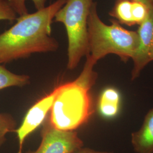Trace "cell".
<instances>
[{
  "mask_svg": "<svg viewBox=\"0 0 153 153\" xmlns=\"http://www.w3.org/2000/svg\"><path fill=\"white\" fill-rule=\"evenodd\" d=\"M66 1L56 0L43 9L17 18L14 25L0 34V64L56 51L59 43L51 36V26Z\"/></svg>",
  "mask_w": 153,
  "mask_h": 153,
  "instance_id": "1",
  "label": "cell"
},
{
  "mask_svg": "<svg viewBox=\"0 0 153 153\" xmlns=\"http://www.w3.org/2000/svg\"><path fill=\"white\" fill-rule=\"evenodd\" d=\"M86 57L83 70L76 79L57 86V91L50 110L49 121L55 128L63 131H76L88 122L94 112L90 90L98 74L95 64Z\"/></svg>",
  "mask_w": 153,
  "mask_h": 153,
  "instance_id": "2",
  "label": "cell"
},
{
  "mask_svg": "<svg viewBox=\"0 0 153 153\" xmlns=\"http://www.w3.org/2000/svg\"><path fill=\"white\" fill-rule=\"evenodd\" d=\"M107 25L99 16L97 3L94 2L88 16L89 53L88 56L95 64L110 54L118 56L121 60L127 62L133 58L139 44L137 31L121 26L115 19Z\"/></svg>",
  "mask_w": 153,
  "mask_h": 153,
  "instance_id": "3",
  "label": "cell"
},
{
  "mask_svg": "<svg viewBox=\"0 0 153 153\" xmlns=\"http://www.w3.org/2000/svg\"><path fill=\"white\" fill-rule=\"evenodd\" d=\"M93 2L94 0H67L55 15L54 21L62 23L67 33L69 70L76 69L89 53L88 20Z\"/></svg>",
  "mask_w": 153,
  "mask_h": 153,
  "instance_id": "4",
  "label": "cell"
},
{
  "mask_svg": "<svg viewBox=\"0 0 153 153\" xmlns=\"http://www.w3.org/2000/svg\"><path fill=\"white\" fill-rule=\"evenodd\" d=\"M41 137L38 148L26 153H73L83 146L76 131L57 129L51 125L48 120L44 123Z\"/></svg>",
  "mask_w": 153,
  "mask_h": 153,
  "instance_id": "5",
  "label": "cell"
},
{
  "mask_svg": "<svg viewBox=\"0 0 153 153\" xmlns=\"http://www.w3.org/2000/svg\"><path fill=\"white\" fill-rule=\"evenodd\" d=\"M57 87L48 94L39 99L28 109L25 116L22 124L16 128V133L19 142L18 153H22V148L26 138L35 131L45 119L48 113L50 112L57 94Z\"/></svg>",
  "mask_w": 153,
  "mask_h": 153,
  "instance_id": "6",
  "label": "cell"
},
{
  "mask_svg": "<svg viewBox=\"0 0 153 153\" xmlns=\"http://www.w3.org/2000/svg\"><path fill=\"white\" fill-rule=\"evenodd\" d=\"M137 33L139 44L133 56V68L131 71V79H136L141 72L150 62L149 56L153 44V7L150 9L146 19L141 23Z\"/></svg>",
  "mask_w": 153,
  "mask_h": 153,
  "instance_id": "7",
  "label": "cell"
},
{
  "mask_svg": "<svg viewBox=\"0 0 153 153\" xmlns=\"http://www.w3.org/2000/svg\"><path fill=\"white\" fill-rule=\"evenodd\" d=\"M149 11L148 6L137 0H116L109 14L120 24L132 26L142 23Z\"/></svg>",
  "mask_w": 153,
  "mask_h": 153,
  "instance_id": "8",
  "label": "cell"
},
{
  "mask_svg": "<svg viewBox=\"0 0 153 153\" xmlns=\"http://www.w3.org/2000/svg\"><path fill=\"white\" fill-rule=\"evenodd\" d=\"M131 142L137 153H153V107L145 115L141 128L131 133Z\"/></svg>",
  "mask_w": 153,
  "mask_h": 153,
  "instance_id": "9",
  "label": "cell"
},
{
  "mask_svg": "<svg viewBox=\"0 0 153 153\" xmlns=\"http://www.w3.org/2000/svg\"><path fill=\"white\" fill-rule=\"evenodd\" d=\"M121 94L114 88H105L99 97L97 108L105 119H112L119 114L120 109Z\"/></svg>",
  "mask_w": 153,
  "mask_h": 153,
  "instance_id": "10",
  "label": "cell"
},
{
  "mask_svg": "<svg viewBox=\"0 0 153 153\" xmlns=\"http://www.w3.org/2000/svg\"><path fill=\"white\" fill-rule=\"evenodd\" d=\"M30 79L28 76L16 74L0 64V90L10 87H23L30 83Z\"/></svg>",
  "mask_w": 153,
  "mask_h": 153,
  "instance_id": "11",
  "label": "cell"
},
{
  "mask_svg": "<svg viewBox=\"0 0 153 153\" xmlns=\"http://www.w3.org/2000/svg\"><path fill=\"white\" fill-rule=\"evenodd\" d=\"M16 122L12 115L6 113H0V147L6 142L7 134L15 132Z\"/></svg>",
  "mask_w": 153,
  "mask_h": 153,
  "instance_id": "12",
  "label": "cell"
},
{
  "mask_svg": "<svg viewBox=\"0 0 153 153\" xmlns=\"http://www.w3.org/2000/svg\"><path fill=\"white\" fill-rule=\"evenodd\" d=\"M10 5L17 15L22 16L28 13L26 5L27 0H7ZM37 10L44 9L47 0H31Z\"/></svg>",
  "mask_w": 153,
  "mask_h": 153,
  "instance_id": "13",
  "label": "cell"
},
{
  "mask_svg": "<svg viewBox=\"0 0 153 153\" xmlns=\"http://www.w3.org/2000/svg\"><path fill=\"white\" fill-rule=\"evenodd\" d=\"M17 14L7 0H0V21L13 22L16 21Z\"/></svg>",
  "mask_w": 153,
  "mask_h": 153,
  "instance_id": "14",
  "label": "cell"
},
{
  "mask_svg": "<svg viewBox=\"0 0 153 153\" xmlns=\"http://www.w3.org/2000/svg\"><path fill=\"white\" fill-rule=\"evenodd\" d=\"M73 153H113L109 152H100L94 150L90 148H83V147L77 150L76 152Z\"/></svg>",
  "mask_w": 153,
  "mask_h": 153,
  "instance_id": "15",
  "label": "cell"
},
{
  "mask_svg": "<svg viewBox=\"0 0 153 153\" xmlns=\"http://www.w3.org/2000/svg\"><path fill=\"white\" fill-rule=\"evenodd\" d=\"M137 1L143 3L146 5L148 6L150 9L153 7V0H137Z\"/></svg>",
  "mask_w": 153,
  "mask_h": 153,
  "instance_id": "16",
  "label": "cell"
},
{
  "mask_svg": "<svg viewBox=\"0 0 153 153\" xmlns=\"http://www.w3.org/2000/svg\"><path fill=\"white\" fill-rule=\"evenodd\" d=\"M149 60H150V62L153 61V44L152 46V48L151 49L150 53V56H149Z\"/></svg>",
  "mask_w": 153,
  "mask_h": 153,
  "instance_id": "17",
  "label": "cell"
}]
</instances>
